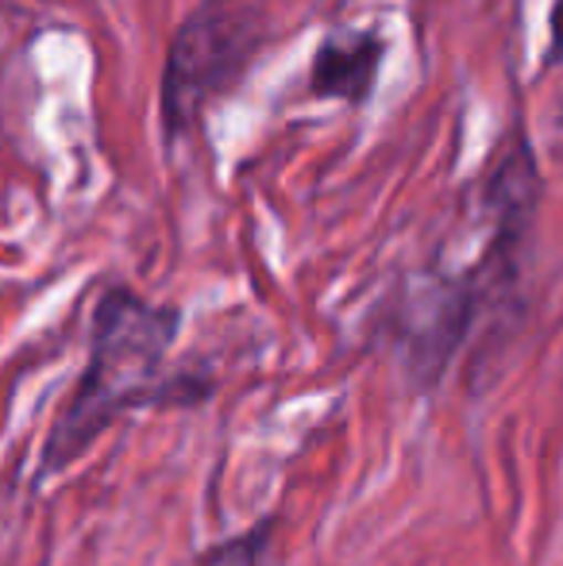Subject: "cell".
<instances>
[{
    "mask_svg": "<svg viewBox=\"0 0 563 566\" xmlns=\"http://www.w3.org/2000/svg\"><path fill=\"white\" fill-rule=\"evenodd\" d=\"M181 313L150 305L139 293L113 285L93 308L90 363L54 417L43 443V470H66L132 409L147 405H186L209 394L205 381L163 378V358L174 347Z\"/></svg>",
    "mask_w": 563,
    "mask_h": 566,
    "instance_id": "6da1fadb",
    "label": "cell"
},
{
    "mask_svg": "<svg viewBox=\"0 0 563 566\" xmlns=\"http://www.w3.org/2000/svg\"><path fill=\"white\" fill-rule=\"evenodd\" d=\"M259 0H201L174 31L158 82V119L170 143L189 139L243 74L263 46Z\"/></svg>",
    "mask_w": 563,
    "mask_h": 566,
    "instance_id": "7a4b0ae2",
    "label": "cell"
},
{
    "mask_svg": "<svg viewBox=\"0 0 563 566\" xmlns=\"http://www.w3.org/2000/svg\"><path fill=\"white\" fill-rule=\"evenodd\" d=\"M487 293L490 282L479 266L463 274H425L414 282L398 313V339L421 386H432L444 374L459 343L467 339V328Z\"/></svg>",
    "mask_w": 563,
    "mask_h": 566,
    "instance_id": "3957f363",
    "label": "cell"
},
{
    "mask_svg": "<svg viewBox=\"0 0 563 566\" xmlns=\"http://www.w3.org/2000/svg\"><path fill=\"white\" fill-rule=\"evenodd\" d=\"M383 62L386 39L378 31H329L309 62V97L363 108L375 97Z\"/></svg>",
    "mask_w": 563,
    "mask_h": 566,
    "instance_id": "277c9868",
    "label": "cell"
},
{
    "mask_svg": "<svg viewBox=\"0 0 563 566\" xmlns=\"http://www.w3.org/2000/svg\"><path fill=\"white\" fill-rule=\"evenodd\" d=\"M205 566H271V555H267V532H256L248 539H232L228 547L212 552Z\"/></svg>",
    "mask_w": 563,
    "mask_h": 566,
    "instance_id": "5b68a950",
    "label": "cell"
},
{
    "mask_svg": "<svg viewBox=\"0 0 563 566\" xmlns=\"http://www.w3.org/2000/svg\"><path fill=\"white\" fill-rule=\"evenodd\" d=\"M563 62V0H552L549 8V51H544V66Z\"/></svg>",
    "mask_w": 563,
    "mask_h": 566,
    "instance_id": "8992f818",
    "label": "cell"
}]
</instances>
